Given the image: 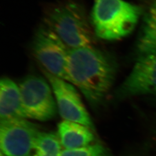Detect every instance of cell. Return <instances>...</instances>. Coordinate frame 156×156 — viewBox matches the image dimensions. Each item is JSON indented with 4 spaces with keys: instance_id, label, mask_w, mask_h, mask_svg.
<instances>
[{
    "instance_id": "cell-4",
    "label": "cell",
    "mask_w": 156,
    "mask_h": 156,
    "mask_svg": "<svg viewBox=\"0 0 156 156\" xmlns=\"http://www.w3.org/2000/svg\"><path fill=\"white\" fill-rule=\"evenodd\" d=\"M26 118L41 122L51 120L57 113L50 84L36 75H28L19 84Z\"/></svg>"
},
{
    "instance_id": "cell-12",
    "label": "cell",
    "mask_w": 156,
    "mask_h": 156,
    "mask_svg": "<svg viewBox=\"0 0 156 156\" xmlns=\"http://www.w3.org/2000/svg\"><path fill=\"white\" fill-rule=\"evenodd\" d=\"M62 146L58 135L41 132L35 142V153L32 156H61Z\"/></svg>"
},
{
    "instance_id": "cell-11",
    "label": "cell",
    "mask_w": 156,
    "mask_h": 156,
    "mask_svg": "<svg viewBox=\"0 0 156 156\" xmlns=\"http://www.w3.org/2000/svg\"><path fill=\"white\" fill-rule=\"evenodd\" d=\"M136 51L139 57L156 54V0L143 15Z\"/></svg>"
},
{
    "instance_id": "cell-13",
    "label": "cell",
    "mask_w": 156,
    "mask_h": 156,
    "mask_svg": "<svg viewBox=\"0 0 156 156\" xmlns=\"http://www.w3.org/2000/svg\"><path fill=\"white\" fill-rule=\"evenodd\" d=\"M61 156H112L109 150L101 143L96 142L91 145L73 149L62 151Z\"/></svg>"
},
{
    "instance_id": "cell-9",
    "label": "cell",
    "mask_w": 156,
    "mask_h": 156,
    "mask_svg": "<svg viewBox=\"0 0 156 156\" xmlns=\"http://www.w3.org/2000/svg\"><path fill=\"white\" fill-rule=\"evenodd\" d=\"M0 118L1 121L26 119L19 86L7 77L0 82Z\"/></svg>"
},
{
    "instance_id": "cell-3",
    "label": "cell",
    "mask_w": 156,
    "mask_h": 156,
    "mask_svg": "<svg viewBox=\"0 0 156 156\" xmlns=\"http://www.w3.org/2000/svg\"><path fill=\"white\" fill-rule=\"evenodd\" d=\"M45 22L69 49L94 46L93 28L83 6L78 2L68 1L51 8Z\"/></svg>"
},
{
    "instance_id": "cell-10",
    "label": "cell",
    "mask_w": 156,
    "mask_h": 156,
    "mask_svg": "<svg viewBox=\"0 0 156 156\" xmlns=\"http://www.w3.org/2000/svg\"><path fill=\"white\" fill-rule=\"evenodd\" d=\"M58 135L65 149H73L91 145L95 137L93 130L80 123L64 120L58 125Z\"/></svg>"
},
{
    "instance_id": "cell-1",
    "label": "cell",
    "mask_w": 156,
    "mask_h": 156,
    "mask_svg": "<svg viewBox=\"0 0 156 156\" xmlns=\"http://www.w3.org/2000/svg\"><path fill=\"white\" fill-rule=\"evenodd\" d=\"M117 64L110 53L94 46L69 49L67 72L75 84L93 107L101 105L113 86Z\"/></svg>"
},
{
    "instance_id": "cell-5",
    "label": "cell",
    "mask_w": 156,
    "mask_h": 156,
    "mask_svg": "<svg viewBox=\"0 0 156 156\" xmlns=\"http://www.w3.org/2000/svg\"><path fill=\"white\" fill-rule=\"evenodd\" d=\"M69 48L47 26H41L33 42L34 56L47 72L69 82L67 64Z\"/></svg>"
},
{
    "instance_id": "cell-6",
    "label": "cell",
    "mask_w": 156,
    "mask_h": 156,
    "mask_svg": "<svg viewBox=\"0 0 156 156\" xmlns=\"http://www.w3.org/2000/svg\"><path fill=\"white\" fill-rule=\"evenodd\" d=\"M40 133L38 125L26 119L1 121L0 147L2 156H30Z\"/></svg>"
},
{
    "instance_id": "cell-2",
    "label": "cell",
    "mask_w": 156,
    "mask_h": 156,
    "mask_svg": "<svg viewBox=\"0 0 156 156\" xmlns=\"http://www.w3.org/2000/svg\"><path fill=\"white\" fill-rule=\"evenodd\" d=\"M143 9L124 0H94L91 21L95 35L106 41H116L134 30Z\"/></svg>"
},
{
    "instance_id": "cell-7",
    "label": "cell",
    "mask_w": 156,
    "mask_h": 156,
    "mask_svg": "<svg viewBox=\"0 0 156 156\" xmlns=\"http://www.w3.org/2000/svg\"><path fill=\"white\" fill-rule=\"evenodd\" d=\"M56 98V104L64 120L80 123L94 131L89 113L75 88L67 81L56 77L42 68Z\"/></svg>"
},
{
    "instance_id": "cell-8",
    "label": "cell",
    "mask_w": 156,
    "mask_h": 156,
    "mask_svg": "<svg viewBox=\"0 0 156 156\" xmlns=\"http://www.w3.org/2000/svg\"><path fill=\"white\" fill-rule=\"evenodd\" d=\"M156 94V54L138 57L131 72L118 87L115 97L124 100Z\"/></svg>"
}]
</instances>
